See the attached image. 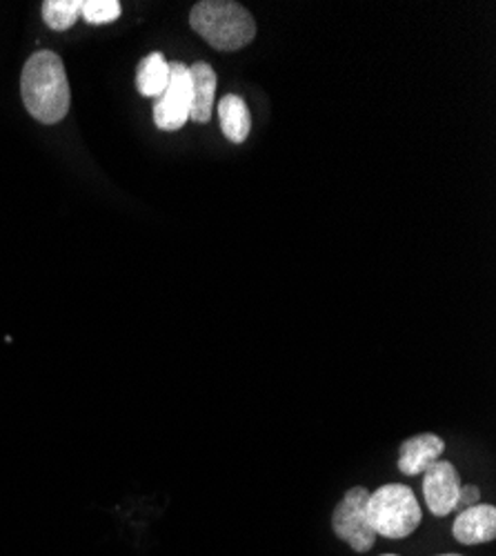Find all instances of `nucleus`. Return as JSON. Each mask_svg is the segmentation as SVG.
<instances>
[{
	"label": "nucleus",
	"instance_id": "obj_1",
	"mask_svg": "<svg viewBox=\"0 0 496 556\" xmlns=\"http://www.w3.org/2000/svg\"><path fill=\"white\" fill-rule=\"evenodd\" d=\"M21 97L27 112L42 125H56L69 114L72 89L59 54L40 50L29 56L21 76Z\"/></svg>",
	"mask_w": 496,
	"mask_h": 556
},
{
	"label": "nucleus",
	"instance_id": "obj_2",
	"mask_svg": "<svg viewBox=\"0 0 496 556\" xmlns=\"http://www.w3.org/2000/svg\"><path fill=\"white\" fill-rule=\"evenodd\" d=\"M192 29L218 52H237L256 36L252 14L232 0H203L190 14Z\"/></svg>",
	"mask_w": 496,
	"mask_h": 556
},
{
	"label": "nucleus",
	"instance_id": "obj_3",
	"mask_svg": "<svg viewBox=\"0 0 496 556\" xmlns=\"http://www.w3.org/2000/svg\"><path fill=\"white\" fill-rule=\"evenodd\" d=\"M423 513L412 488L387 483L368 498V521L377 536L392 541L410 536L421 526Z\"/></svg>",
	"mask_w": 496,
	"mask_h": 556
},
{
	"label": "nucleus",
	"instance_id": "obj_4",
	"mask_svg": "<svg viewBox=\"0 0 496 556\" xmlns=\"http://www.w3.org/2000/svg\"><path fill=\"white\" fill-rule=\"evenodd\" d=\"M368 498L370 492L356 485L347 490V494L339 501L332 515L334 534L358 554L370 552L377 543V532L368 521Z\"/></svg>",
	"mask_w": 496,
	"mask_h": 556
},
{
	"label": "nucleus",
	"instance_id": "obj_5",
	"mask_svg": "<svg viewBox=\"0 0 496 556\" xmlns=\"http://www.w3.org/2000/svg\"><path fill=\"white\" fill-rule=\"evenodd\" d=\"M192 112V80L190 67L169 63V83L154 105V123L163 131H176L190 121Z\"/></svg>",
	"mask_w": 496,
	"mask_h": 556
},
{
	"label": "nucleus",
	"instance_id": "obj_6",
	"mask_svg": "<svg viewBox=\"0 0 496 556\" xmlns=\"http://www.w3.org/2000/svg\"><path fill=\"white\" fill-rule=\"evenodd\" d=\"M461 477L449 460H436L423 472V496L434 517H447L455 513L457 496L461 490Z\"/></svg>",
	"mask_w": 496,
	"mask_h": 556
},
{
	"label": "nucleus",
	"instance_id": "obj_7",
	"mask_svg": "<svg viewBox=\"0 0 496 556\" xmlns=\"http://www.w3.org/2000/svg\"><path fill=\"white\" fill-rule=\"evenodd\" d=\"M453 534L463 545L489 543L496 536V507L487 503H476L455 519Z\"/></svg>",
	"mask_w": 496,
	"mask_h": 556
},
{
	"label": "nucleus",
	"instance_id": "obj_8",
	"mask_svg": "<svg viewBox=\"0 0 496 556\" xmlns=\"http://www.w3.org/2000/svg\"><path fill=\"white\" fill-rule=\"evenodd\" d=\"M445 452V441L436 434H419L405 441L398 450V470L405 477L423 475L432 463L441 460Z\"/></svg>",
	"mask_w": 496,
	"mask_h": 556
},
{
	"label": "nucleus",
	"instance_id": "obj_9",
	"mask_svg": "<svg viewBox=\"0 0 496 556\" xmlns=\"http://www.w3.org/2000/svg\"><path fill=\"white\" fill-rule=\"evenodd\" d=\"M192 80V112L190 118L196 123H207L214 114V99H216V72L207 63H194L190 67Z\"/></svg>",
	"mask_w": 496,
	"mask_h": 556
},
{
	"label": "nucleus",
	"instance_id": "obj_10",
	"mask_svg": "<svg viewBox=\"0 0 496 556\" xmlns=\"http://www.w3.org/2000/svg\"><path fill=\"white\" fill-rule=\"evenodd\" d=\"M218 121H220V129L225 134V138L232 143H245L250 129H252V116L247 110V103L237 97V94H228L222 97L218 103Z\"/></svg>",
	"mask_w": 496,
	"mask_h": 556
},
{
	"label": "nucleus",
	"instance_id": "obj_11",
	"mask_svg": "<svg viewBox=\"0 0 496 556\" xmlns=\"http://www.w3.org/2000/svg\"><path fill=\"white\" fill-rule=\"evenodd\" d=\"M167 83H169V63L165 61V56L161 52H152L139 65L137 87L143 97L161 99Z\"/></svg>",
	"mask_w": 496,
	"mask_h": 556
},
{
	"label": "nucleus",
	"instance_id": "obj_12",
	"mask_svg": "<svg viewBox=\"0 0 496 556\" xmlns=\"http://www.w3.org/2000/svg\"><path fill=\"white\" fill-rule=\"evenodd\" d=\"M78 14L80 0H44L42 3V21L56 31H67L74 27Z\"/></svg>",
	"mask_w": 496,
	"mask_h": 556
},
{
	"label": "nucleus",
	"instance_id": "obj_13",
	"mask_svg": "<svg viewBox=\"0 0 496 556\" xmlns=\"http://www.w3.org/2000/svg\"><path fill=\"white\" fill-rule=\"evenodd\" d=\"M120 3L118 0H80V16L89 25H107L120 18Z\"/></svg>",
	"mask_w": 496,
	"mask_h": 556
},
{
	"label": "nucleus",
	"instance_id": "obj_14",
	"mask_svg": "<svg viewBox=\"0 0 496 556\" xmlns=\"http://www.w3.org/2000/svg\"><path fill=\"white\" fill-rule=\"evenodd\" d=\"M476 503H481V490H479L476 485H461L455 509H459V513H463V509H468V507H472V505H476Z\"/></svg>",
	"mask_w": 496,
	"mask_h": 556
},
{
	"label": "nucleus",
	"instance_id": "obj_15",
	"mask_svg": "<svg viewBox=\"0 0 496 556\" xmlns=\"http://www.w3.org/2000/svg\"><path fill=\"white\" fill-rule=\"evenodd\" d=\"M438 556H463V554H438Z\"/></svg>",
	"mask_w": 496,
	"mask_h": 556
},
{
	"label": "nucleus",
	"instance_id": "obj_16",
	"mask_svg": "<svg viewBox=\"0 0 496 556\" xmlns=\"http://www.w3.org/2000/svg\"><path fill=\"white\" fill-rule=\"evenodd\" d=\"M381 556H398V554H381Z\"/></svg>",
	"mask_w": 496,
	"mask_h": 556
}]
</instances>
